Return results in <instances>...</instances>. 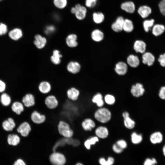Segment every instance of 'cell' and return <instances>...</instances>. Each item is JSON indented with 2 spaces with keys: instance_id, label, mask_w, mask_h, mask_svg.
Wrapping results in <instances>:
<instances>
[{
  "instance_id": "cell-19",
  "label": "cell",
  "mask_w": 165,
  "mask_h": 165,
  "mask_svg": "<svg viewBox=\"0 0 165 165\" xmlns=\"http://www.w3.org/2000/svg\"><path fill=\"white\" fill-rule=\"evenodd\" d=\"M67 68L70 72L74 74H76L80 71L81 66L78 62L72 61L68 64Z\"/></svg>"
},
{
  "instance_id": "cell-40",
  "label": "cell",
  "mask_w": 165,
  "mask_h": 165,
  "mask_svg": "<svg viewBox=\"0 0 165 165\" xmlns=\"http://www.w3.org/2000/svg\"><path fill=\"white\" fill-rule=\"evenodd\" d=\"M0 101L3 105L7 106L10 104L11 99L9 95L6 93H4L2 94L1 96Z\"/></svg>"
},
{
  "instance_id": "cell-38",
  "label": "cell",
  "mask_w": 165,
  "mask_h": 165,
  "mask_svg": "<svg viewBox=\"0 0 165 165\" xmlns=\"http://www.w3.org/2000/svg\"><path fill=\"white\" fill-rule=\"evenodd\" d=\"M143 137L141 134H138L135 132H133L131 135V140L133 143L138 144L142 141Z\"/></svg>"
},
{
  "instance_id": "cell-33",
  "label": "cell",
  "mask_w": 165,
  "mask_h": 165,
  "mask_svg": "<svg viewBox=\"0 0 165 165\" xmlns=\"http://www.w3.org/2000/svg\"><path fill=\"white\" fill-rule=\"evenodd\" d=\"M165 30L164 26L160 24H156L152 27V32L153 34L158 36L162 34Z\"/></svg>"
},
{
  "instance_id": "cell-54",
  "label": "cell",
  "mask_w": 165,
  "mask_h": 165,
  "mask_svg": "<svg viewBox=\"0 0 165 165\" xmlns=\"http://www.w3.org/2000/svg\"><path fill=\"white\" fill-rule=\"evenodd\" d=\"M76 11V9L75 6L72 7L71 9H70V12L72 14L74 15L75 14Z\"/></svg>"
},
{
  "instance_id": "cell-53",
  "label": "cell",
  "mask_w": 165,
  "mask_h": 165,
  "mask_svg": "<svg viewBox=\"0 0 165 165\" xmlns=\"http://www.w3.org/2000/svg\"><path fill=\"white\" fill-rule=\"evenodd\" d=\"M13 165H26L24 161L21 159L17 160Z\"/></svg>"
},
{
  "instance_id": "cell-31",
  "label": "cell",
  "mask_w": 165,
  "mask_h": 165,
  "mask_svg": "<svg viewBox=\"0 0 165 165\" xmlns=\"http://www.w3.org/2000/svg\"><path fill=\"white\" fill-rule=\"evenodd\" d=\"M91 101L93 103L96 104L98 107H102L104 105V101L102 94L99 93L94 95L91 99Z\"/></svg>"
},
{
  "instance_id": "cell-6",
  "label": "cell",
  "mask_w": 165,
  "mask_h": 165,
  "mask_svg": "<svg viewBox=\"0 0 165 165\" xmlns=\"http://www.w3.org/2000/svg\"><path fill=\"white\" fill-rule=\"evenodd\" d=\"M74 6L76 9L74 15L76 19L79 20H84L87 15V8L79 3L76 4Z\"/></svg>"
},
{
  "instance_id": "cell-9",
  "label": "cell",
  "mask_w": 165,
  "mask_h": 165,
  "mask_svg": "<svg viewBox=\"0 0 165 165\" xmlns=\"http://www.w3.org/2000/svg\"><path fill=\"white\" fill-rule=\"evenodd\" d=\"M22 102L25 107L27 108L33 107L36 104L35 97L32 94H27L23 97Z\"/></svg>"
},
{
  "instance_id": "cell-7",
  "label": "cell",
  "mask_w": 165,
  "mask_h": 165,
  "mask_svg": "<svg viewBox=\"0 0 165 165\" xmlns=\"http://www.w3.org/2000/svg\"><path fill=\"white\" fill-rule=\"evenodd\" d=\"M32 130V126L29 123L25 121L21 123L17 129V132L24 137H28Z\"/></svg>"
},
{
  "instance_id": "cell-37",
  "label": "cell",
  "mask_w": 165,
  "mask_h": 165,
  "mask_svg": "<svg viewBox=\"0 0 165 165\" xmlns=\"http://www.w3.org/2000/svg\"><path fill=\"white\" fill-rule=\"evenodd\" d=\"M123 118L124 124L127 128L131 129L134 127L135 122L130 118L129 115Z\"/></svg>"
},
{
  "instance_id": "cell-43",
  "label": "cell",
  "mask_w": 165,
  "mask_h": 165,
  "mask_svg": "<svg viewBox=\"0 0 165 165\" xmlns=\"http://www.w3.org/2000/svg\"><path fill=\"white\" fill-rule=\"evenodd\" d=\"M98 0H85V5L86 8H93L97 5Z\"/></svg>"
},
{
  "instance_id": "cell-17",
  "label": "cell",
  "mask_w": 165,
  "mask_h": 165,
  "mask_svg": "<svg viewBox=\"0 0 165 165\" xmlns=\"http://www.w3.org/2000/svg\"><path fill=\"white\" fill-rule=\"evenodd\" d=\"M35 38L34 44L37 48L42 49L45 46L47 42L45 37L40 34H37L35 36Z\"/></svg>"
},
{
  "instance_id": "cell-4",
  "label": "cell",
  "mask_w": 165,
  "mask_h": 165,
  "mask_svg": "<svg viewBox=\"0 0 165 165\" xmlns=\"http://www.w3.org/2000/svg\"><path fill=\"white\" fill-rule=\"evenodd\" d=\"M30 119L32 123L38 125L44 123L46 120V117L45 114L34 110L31 114Z\"/></svg>"
},
{
  "instance_id": "cell-3",
  "label": "cell",
  "mask_w": 165,
  "mask_h": 165,
  "mask_svg": "<svg viewBox=\"0 0 165 165\" xmlns=\"http://www.w3.org/2000/svg\"><path fill=\"white\" fill-rule=\"evenodd\" d=\"M46 107L50 110H54L58 106L59 102L57 97L54 95L49 94L46 96L44 100Z\"/></svg>"
},
{
  "instance_id": "cell-14",
  "label": "cell",
  "mask_w": 165,
  "mask_h": 165,
  "mask_svg": "<svg viewBox=\"0 0 165 165\" xmlns=\"http://www.w3.org/2000/svg\"><path fill=\"white\" fill-rule=\"evenodd\" d=\"M124 18L122 16H118L115 21L111 25L112 29L114 31L118 32L123 30V26Z\"/></svg>"
},
{
  "instance_id": "cell-24",
  "label": "cell",
  "mask_w": 165,
  "mask_h": 165,
  "mask_svg": "<svg viewBox=\"0 0 165 165\" xmlns=\"http://www.w3.org/2000/svg\"><path fill=\"white\" fill-rule=\"evenodd\" d=\"M77 36L74 34L69 35L66 38V43L68 46L70 47L73 48L78 45L77 41Z\"/></svg>"
},
{
  "instance_id": "cell-44",
  "label": "cell",
  "mask_w": 165,
  "mask_h": 165,
  "mask_svg": "<svg viewBox=\"0 0 165 165\" xmlns=\"http://www.w3.org/2000/svg\"><path fill=\"white\" fill-rule=\"evenodd\" d=\"M157 163V161L155 158H148L145 161L143 165H156Z\"/></svg>"
},
{
  "instance_id": "cell-5",
  "label": "cell",
  "mask_w": 165,
  "mask_h": 165,
  "mask_svg": "<svg viewBox=\"0 0 165 165\" xmlns=\"http://www.w3.org/2000/svg\"><path fill=\"white\" fill-rule=\"evenodd\" d=\"M50 160L53 165H64L66 162L64 155L56 151L53 152L50 155Z\"/></svg>"
},
{
  "instance_id": "cell-18",
  "label": "cell",
  "mask_w": 165,
  "mask_h": 165,
  "mask_svg": "<svg viewBox=\"0 0 165 165\" xmlns=\"http://www.w3.org/2000/svg\"><path fill=\"white\" fill-rule=\"evenodd\" d=\"M152 11L151 8L146 5L141 6L137 10L138 13L143 18L147 17L151 14Z\"/></svg>"
},
{
  "instance_id": "cell-29",
  "label": "cell",
  "mask_w": 165,
  "mask_h": 165,
  "mask_svg": "<svg viewBox=\"0 0 165 165\" xmlns=\"http://www.w3.org/2000/svg\"><path fill=\"white\" fill-rule=\"evenodd\" d=\"M92 18L94 23L99 24L104 21L105 19V16L101 12H94L92 14Z\"/></svg>"
},
{
  "instance_id": "cell-32",
  "label": "cell",
  "mask_w": 165,
  "mask_h": 165,
  "mask_svg": "<svg viewBox=\"0 0 165 165\" xmlns=\"http://www.w3.org/2000/svg\"><path fill=\"white\" fill-rule=\"evenodd\" d=\"M12 111L17 115H20L24 110V105L20 102H14L12 105Z\"/></svg>"
},
{
  "instance_id": "cell-11",
  "label": "cell",
  "mask_w": 165,
  "mask_h": 165,
  "mask_svg": "<svg viewBox=\"0 0 165 165\" xmlns=\"http://www.w3.org/2000/svg\"><path fill=\"white\" fill-rule=\"evenodd\" d=\"M38 89L41 94L44 95H47L51 92L52 90V86L49 82L43 81L39 83Z\"/></svg>"
},
{
  "instance_id": "cell-42",
  "label": "cell",
  "mask_w": 165,
  "mask_h": 165,
  "mask_svg": "<svg viewBox=\"0 0 165 165\" xmlns=\"http://www.w3.org/2000/svg\"><path fill=\"white\" fill-rule=\"evenodd\" d=\"M104 100L106 104L109 105H113L115 102V97L110 94H107L105 95Z\"/></svg>"
},
{
  "instance_id": "cell-12",
  "label": "cell",
  "mask_w": 165,
  "mask_h": 165,
  "mask_svg": "<svg viewBox=\"0 0 165 165\" xmlns=\"http://www.w3.org/2000/svg\"><path fill=\"white\" fill-rule=\"evenodd\" d=\"M151 143L154 145L161 143L163 140V135L162 133L159 131L152 132L149 137Z\"/></svg>"
},
{
  "instance_id": "cell-20",
  "label": "cell",
  "mask_w": 165,
  "mask_h": 165,
  "mask_svg": "<svg viewBox=\"0 0 165 165\" xmlns=\"http://www.w3.org/2000/svg\"><path fill=\"white\" fill-rule=\"evenodd\" d=\"M8 35L9 38L12 39L16 41L22 37L23 32L20 29L16 28L10 31L9 32Z\"/></svg>"
},
{
  "instance_id": "cell-52",
  "label": "cell",
  "mask_w": 165,
  "mask_h": 165,
  "mask_svg": "<svg viewBox=\"0 0 165 165\" xmlns=\"http://www.w3.org/2000/svg\"><path fill=\"white\" fill-rule=\"evenodd\" d=\"M6 87L5 83L2 80H0V92L4 91Z\"/></svg>"
},
{
  "instance_id": "cell-51",
  "label": "cell",
  "mask_w": 165,
  "mask_h": 165,
  "mask_svg": "<svg viewBox=\"0 0 165 165\" xmlns=\"http://www.w3.org/2000/svg\"><path fill=\"white\" fill-rule=\"evenodd\" d=\"M158 61L161 66L165 67V53L160 55Z\"/></svg>"
},
{
  "instance_id": "cell-28",
  "label": "cell",
  "mask_w": 165,
  "mask_h": 165,
  "mask_svg": "<svg viewBox=\"0 0 165 165\" xmlns=\"http://www.w3.org/2000/svg\"><path fill=\"white\" fill-rule=\"evenodd\" d=\"M134 29V25L132 21L128 18L124 19L123 26V30L130 33Z\"/></svg>"
},
{
  "instance_id": "cell-30",
  "label": "cell",
  "mask_w": 165,
  "mask_h": 165,
  "mask_svg": "<svg viewBox=\"0 0 165 165\" xmlns=\"http://www.w3.org/2000/svg\"><path fill=\"white\" fill-rule=\"evenodd\" d=\"M98 141V138L96 136L90 137L84 141V145L86 149L89 150L91 145L95 144Z\"/></svg>"
},
{
  "instance_id": "cell-15",
  "label": "cell",
  "mask_w": 165,
  "mask_h": 165,
  "mask_svg": "<svg viewBox=\"0 0 165 165\" xmlns=\"http://www.w3.org/2000/svg\"><path fill=\"white\" fill-rule=\"evenodd\" d=\"M120 8L126 13L130 14L134 13L136 10L135 5L132 1H127L122 3Z\"/></svg>"
},
{
  "instance_id": "cell-1",
  "label": "cell",
  "mask_w": 165,
  "mask_h": 165,
  "mask_svg": "<svg viewBox=\"0 0 165 165\" xmlns=\"http://www.w3.org/2000/svg\"><path fill=\"white\" fill-rule=\"evenodd\" d=\"M57 130L60 135L63 138H70L74 136V131L70 124L65 120H60L58 121Z\"/></svg>"
},
{
  "instance_id": "cell-47",
  "label": "cell",
  "mask_w": 165,
  "mask_h": 165,
  "mask_svg": "<svg viewBox=\"0 0 165 165\" xmlns=\"http://www.w3.org/2000/svg\"><path fill=\"white\" fill-rule=\"evenodd\" d=\"M159 7L161 13L165 16V0H162L160 2Z\"/></svg>"
},
{
  "instance_id": "cell-10",
  "label": "cell",
  "mask_w": 165,
  "mask_h": 165,
  "mask_svg": "<svg viewBox=\"0 0 165 165\" xmlns=\"http://www.w3.org/2000/svg\"><path fill=\"white\" fill-rule=\"evenodd\" d=\"M81 126L84 131H91L96 127V124L92 119L89 117H86L82 121Z\"/></svg>"
},
{
  "instance_id": "cell-27",
  "label": "cell",
  "mask_w": 165,
  "mask_h": 165,
  "mask_svg": "<svg viewBox=\"0 0 165 165\" xmlns=\"http://www.w3.org/2000/svg\"><path fill=\"white\" fill-rule=\"evenodd\" d=\"M2 126L5 130L7 131H12L15 127V124L13 119L9 118L3 122Z\"/></svg>"
},
{
  "instance_id": "cell-56",
  "label": "cell",
  "mask_w": 165,
  "mask_h": 165,
  "mask_svg": "<svg viewBox=\"0 0 165 165\" xmlns=\"http://www.w3.org/2000/svg\"><path fill=\"white\" fill-rule=\"evenodd\" d=\"M76 165H83L82 163H78Z\"/></svg>"
},
{
  "instance_id": "cell-22",
  "label": "cell",
  "mask_w": 165,
  "mask_h": 165,
  "mask_svg": "<svg viewBox=\"0 0 165 165\" xmlns=\"http://www.w3.org/2000/svg\"><path fill=\"white\" fill-rule=\"evenodd\" d=\"M142 62L144 64L148 66H151L155 61V57L153 55L149 52H145L142 56Z\"/></svg>"
},
{
  "instance_id": "cell-39",
  "label": "cell",
  "mask_w": 165,
  "mask_h": 165,
  "mask_svg": "<svg viewBox=\"0 0 165 165\" xmlns=\"http://www.w3.org/2000/svg\"><path fill=\"white\" fill-rule=\"evenodd\" d=\"M154 20L153 19L145 20L143 22V25L145 31L148 32L150 28L154 25Z\"/></svg>"
},
{
  "instance_id": "cell-21",
  "label": "cell",
  "mask_w": 165,
  "mask_h": 165,
  "mask_svg": "<svg viewBox=\"0 0 165 165\" xmlns=\"http://www.w3.org/2000/svg\"><path fill=\"white\" fill-rule=\"evenodd\" d=\"M134 49L137 53H143L145 52L146 45L143 41L141 40L136 41L134 44Z\"/></svg>"
},
{
  "instance_id": "cell-46",
  "label": "cell",
  "mask_w": 165,
  "mask_h": 165,
  "mask_svg": "<svg viewBox=\"0 0 165 165\" xmlns=\"http://www.w3.org/2000/svg\"><path fill=\"white\" fill-rule=\"evenodd\" d=\"M159 98L163 100H165V86L161 87L158 93Z\"/></svg>"
},
{
  "instance_id": "cell-35",
  "label": "cell",
  "mask_w": 165,
  "mask_h": 165,
  "mask_svg": "<svg viewBox=\"0 0 165 165\" xmlns=\"http://www.w3.org/2000/svg\"><path fill=\"white\" fill-rule=\"evenodd\" d=\"M20 141V138L16 134H10L8 137L7 142L10 145H16L19 143Z\"/></svg>"
},
{
  "instance_id": "cell-36",
  "label": "cell",
  "mask_w": 165,
  "mask_h": 165,
  "mask_svg": "<svg viewBox=\"0 0 165 165\" xmlns=\"http://www.w3.org/2000/svg\"><path fill=\"white\" fill-rule=\"evenodd\" d=\"M54 6L57 9H63L66 7L68 4V0H53Z\"/></svg>"
},
{
  "instance_id": "cell-16",
  "label": "cell",
  "mask_w": 165,
  "mask_h": 165,
  "mask_svg": "<svg viewBox=\"0 0 165 165\" xmlns=\"http://www.w3.org/2000/svg\"><path fill=\"white\" fill-rule=\"evenodd\" d=\"M128 67L127 64L123 61H119L116 64L115 70L119 75H125L127 71Z\"/></svg>"
},
{
  "instance_id": "cell-23",
  "label": "cell",
  "mask_w": 165,
  "mask_h": 165,
  "mask_svg": "<svg viewBox=\"0 0 165 165\" xmlns=\"http://www.w3.org/2000/svg\"><path fill=\"white\" fill-rule=\"evenodd\" d=\"M95 133L98 138H106L108 135V131L107 128L104 126H100L95 130Z\"/></svg>"
},
{
  "instance_id": "cell-2",
  "label": "cell",
  "mask_w": 165,
  "mask_h": 165,
  "mask_svg": "<svg viewBox=\"0 0 165 165\" xmlns=\"http://www.w3.org/2000/svg\"><path fill=\"white\" fill-rule=\"evenodd\" d=\"M94 116L97 121L102 123H105L110 120L111 113L108 109L102 107L95 111Z\"/></svg>"
},
{
  "instance_id": "cell-48",
  "label": "cell",
  "mask_w": 165,
  "mask_h": 165,
  "mask_svg": "<svg viewBox=\"0 0 165 165\" xmlns=\"http://www.w3.org/2000/svg\"><path fill=\"white\" fill-rule=\"evenodd\" d=\"M116 144L120 148L123 149L126 148L127 146L126 142L123 140H119L116 142Z\"/></svg>"
},
{
  "instance_id": "cell-50",
  "label": "cell",
  "mask_w": 165,
  "mask_h": 165,
  "mask_svg": "<svg viewBox=\"0 0 165 165\" xmlns=\"http://www.w3.org/2000/svg\"><path fill=\"white\" fill-rule=\"evenodd\" d=\"M112 149L114 152L117 154L122 152L123 150L116 143L114 144L113 145Z\"/></svg>"
},
{
  "instance_id": "cell-55",
  "label": "cell",
  "mask_w": 165,
  "mask_h": 165,
  "mask_svg": "<svg viewBox=\"0 0 165 165\" xmlns=\"http://www.w3.org/2000/svg\"><path fill=\"white\" fill-rule=\"evenodd\" d=\"M162 152L163 155L165 156V144L163 147Z\"/></svg>"
},
{
  "instance_id": "cell-25",
  "label": "cell",
  "mask_w": 165,
  "mask_h": 165,
  "mask_svg": "<svg viewBox=\"0 0 165 165\" xmlns=\"http://www.w3.org/2000/svg\"><path fill=\"white\" fill-rule=\"evenodd\" d=\"M91 37L94 41L99 42L102 41L104 38L103 32L99 29L93 30L91 33Z\"/></svg>"
},
{
  "instance_id": "cell-49",
  "label": "cell",
  "mask_w": 165,
  "mask_h": 165,
  "mask_svg": "<svg viewBox=\"0 0 165 165\" xmlns=\"http://www.w3.org/2000/svg\"><path fill=\"white\" fill-rule=\"evenodd\" d=\"M55 30V27L54 25H49L46 27L45 32L46 34H49L53 32Z\"/></svg>"
},
{
  "instance_id": "cell-13",
  "label": "cell",
  "mask_w": 165,
  "mask_h": 165,
  "mask_svg": "<svg viewBox=\"0 0 165 165\" xmlns=\"http://www.w3.org/2000/svg\"><path fill=\"white\" fill-rule=\"evenodd\" d=\"M145 90L142 84L137 83L132 86L130 92L132 95L136 97H139L142 96Z\"/></svg>"
},
{
  "instance_id": "cell-41",
  "label": "cell",
  "mask_w": 165,
  "mask_h": 165,
  "mask_svg": "<svg viewBox=\"0 0 165 165\" xmlns=\"http://www.w3.org/2000/svg\"><path fill=\"white\" fill-rule=\"evenodd\" d=\"M99 162L101 165H112L114 163V160L112 157H108L107 160L103 158H101L99 159Z\"/></svg>"
},
{
  "instance_id": "cell-8",
  "label": "cell",
  "mask_w": 165,
  "mask_h": 165,
  "mask_svg": "<svg viewBox=\"0 0 165 165\" xmlns=\"http://www.w3.org/2000/svg\"><path fill=\"white\" fill-rule=\"evenodd\" d=\"M80 95V90L75 87H71L66 91V95L68 99L73 101H78Z\"/></svg>"
},
{
  "instance_id": "cell-26",
  "label": "cell",
  "mask_w": 165,
  "mask_h": 165,
  "mask_svg": "<svg viewBox=\"0 0 165 165\" xmlns=\"http://www.w3.org/2000/svg\"><path fill=\"white\" fill-rule=\"evenodd\" d=\"M127 62L128 64L131 67L136 68L139 65L140 61L137 56L131 54L128 57Z\"/></svg>"
},
{
  "instance_id": "cell-34",
  "label": "cell",
  "mask_w": 165,
  "mask_h": 165,
  "mask_svg": "<svg viewBox=\"0 0 165 165\" xmlns=\"http://www.w3.org/2000/svg\"><path fill=\"white\" fill-rule=\"evenodd\" d=\"M62 57L60 51L58 50H55L53 51V55L50 58L51 61L53 64H58L61 63V58Z\"/></svg>"
},
{
  "instance_id": "cell-45",
  "label": "cell",
  "mask_w": 165,
  "mask_h": 165,
  "mask_svg": "<svg viewBox=\"0 0 165 165\" xmlns=\"http://www.w3.org/2000/svg\"><path fill=\"white\" fill-rule=\"evenodd\" d=\"M8 31L7 26L5 24L1 23H0V35H5Z\"/></svg>"
},
{
  "instance_id": "cell-57",
  "label": "cell",
  "mask_w": 165,
  "mask_h": 165,
  "mask_svg": "<svg viewBox=\"0 0 165 165\" xmlns=\"http://www.w3.org/2000/svg\"><path fill=\"white\" fill-rule=\"evenodd\" d=\"M2 0H0V1H1Z\"/></svg>"
}]
</instances>
